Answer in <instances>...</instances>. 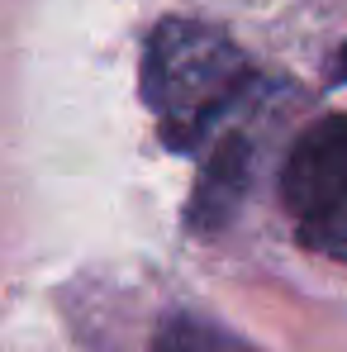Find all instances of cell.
Segmentation results:
<instances>
[{"label": "cell", "instance_id": "277c9868", "mask_svg": "<svg viewBox=\"0 0 347 352\" xmlns=\"http://www.w3.org/2000/svg\"><path fill=\"white\" fill-rule=\"evenodd\" d=\"M153 352H257L247 338H238L233 329H224L219 319L205 314H172L162 319Z\"/></svg>", "mask_w": 347, "mask_h": 352}, {"label": "cell", "instance_id": "6da1fadb", "mask_svg": "<svg viewBox=\"0 0 347 352\" xmlns=\"http://www.w3.org/2000/svg\"><path fill=\"white\" fill-rule=\"evenodd\" d=\"M257 86H262L257 67L214 24L172 14L143 43L138 91L172 153L210 148L224 133V124L238 119Z\"/></svg>", "mask_w": 347, "mask_h": 352}, {"label": "cell", "instance_id": "5b68a950", "mask_svg": "<svg viewBox=\"0 0 347 352\" xmlns=\"http://www.w3.org/2000/svg\"><path fill=\"white\" fill-rule=\"evenodd\" d=\"M333 81H338V86H347V43L338 48V58H333Z\"/></svg>", "mask_w": 347, "mask_h": 352}, {"label": "cell", "instance_id": "7a4b0ae2", "mask_svg": "<svg viewBox=\"0 0 347 352\" xmlns=\"http://www.w3.org/2000/svg\"><path fill=\"white\" fill-rule=\"evenodd\" d=\"M281 200L300 248L347 262V115L309 124L286 157Z\"/></svg>", "mask_w": 347, "mask_h": 352}, {"label": "cell", "instance_id": "3957f363", "mask_svg": "<svg viewBox=\"0 0 347 352\" xmlns=\"http://www.w3.org/2000/svg\"><path fill=\"white\" fill-rule=\"evenodd\" d=\"M252 138L224 129L214 143H210V157H205V172L195 181V195H190V210H186V224L195 234H219L233 219V210L243 205L247 195V181H252Z\"/></svg>", "mask_w": 347, "mask_h": 352}]
</instances>
